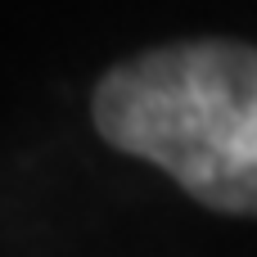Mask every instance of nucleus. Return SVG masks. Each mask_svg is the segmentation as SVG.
<instances>
[{
	"mask_svg": "<svg viewBox=\"0 0 257 257\" xmlns=\"http://www.w3.org/2000/svg\"><path fill=\"white\" fill-rule=\"evenodd\" d=\"M90 117L117 154L163 167L203 208L257 217V45L145 50L99 77Z\"/></svg>",
	"mask_w": 257,
	"mask_h": 257,
	"instance_id": "f257e3e1",
	"label": "nucleus"
}]
</instances>
